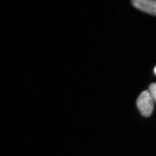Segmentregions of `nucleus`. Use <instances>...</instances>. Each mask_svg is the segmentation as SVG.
<instances>
[{"mask_svg": "<svg viewBox=\"0 0 156 156\" xmlns=\"http://www.w3.org/2000/svg\"><path fill=\"white\" fill-rule=\"evenodd\" d=\"M154 71H155V73L156 74V67H155V69H154Z\"/></svg>", "mask_w": 156, "mask_h": 156, "instance_id": "obj_4", "label": "nucleus"}, {"mask_svg": "<svg viewBox=\"0 0 156 156\" xmlns=\"http://www.w3.org/2000/svg\"><path fill=\"white\" fill-rule=\"evenodd\" d=\"M149 91L154 101L156 102V83H153L150 84L149 87Z\"/></svg>", "mask_w": 156, "mask_h": 156, "instance_id": "obj_3", "label": "nucleus"}, {"mask_svg": "<svg viewBox=\"0 0 156 156\" xmlns=\"http://www.w3.org/2000/svg\"><path fill=\"white\" fill-rule=\"evenodd\" d=\"M133 6L140 10L156 16V1L152 0H133Z\"/></svg>", "mask_w": 156, "mask_h": 156, "instance_id": "obj_2", "label": "nucleus"}, {"mask_svg": "<svg viewBox=\"0 0 156 156\" xmlns=\"http://www.w3.org/2000/svg\"><path fill=\"white\" fill-rule=\"evenodd\" d=\"M154 99L149 90H145L140 94L137 100V108L143 116H150L154 110Z\"/></svg>", "mask_w": 156, "mask_h": 156, "instance_id": "obj_1", "label": "nucleus"}]
</instances>
